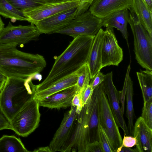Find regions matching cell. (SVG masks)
<instances>
[{"instance_id":"cell-29","label":"cell","mask_w":152,"mask_h":152,"mask_svg":"<svg viewBox=\"0 0 152 152\" xmlns=\"http://www.w3.org/2000/svg\"><path fill=\"white\" fill-rule=\"evenodd\" d=\"M93 91L94 89L89 84L87 86L85 89L83 94L81 101V106L82 107L88 102L91 99Z\"/></svg>"},{"instance_id":"cell-19","label":"cell","mask_w":152,"mask_h":152,"mask_svg":"<svg viewBox=\"0 0 152 152\" xmlns=\"http://www.w3.org/2000/svg\"><path fill=\"white\" fill-rule=\"evenodd\" d=\"M77 79V75L75 72L56 81L43 90L34 92L33 98L39 101L57 92L76 85Z\"/></svg>"},{"instance_id":"cell-7","label":"cell","mask_w":152,"mask_h":152,"mask_svg":"<svg viewBox=\"0 0 152 152\" xmlns=\"http://www.w3.org/2000/svg\"><path fill=\"white\" fill-rule=\"evenodd\" d=\"M102 26L101 19L88 10L75 17L55 33L67 35L73 38L80 35L95 36Z\"/></svg>"},{"instance_id":"cell-30","label":"cell","mask_w":152,"mask_h":152,"mask_svg":"<svg viewBox=\"0 0 152 152\" xmlns=\"http://www.w3.org/2000/svg\"><path fill=\"white\" fill-rule=\"evenodd\" d=\"M105 75H104L100 71L91 80L89 85L94 90L95 88L102 83L104 80Z\"/></svg>"},{"instance_id":"cell-5","label":"cell","mask_w":152,"mask_h":152,"mask_svg":"<svg viewBox=\"0 0 152 152\" xmlns=\"http://www.w3.org/2000/svg\"><path fill=\"white\" fill-rule=\"evenodd\" d=\"M40 106L33 97L15 115L10 123V129L18 135L26 137L38 127L40 121Z\"/></svg>"},{"instance_id":"cell-42","label":"cell","mask_w":152,"mask_h":152,"mask_svg":"<svg viewBox=\"0 0 152 152\" xmlns=\"http://www.w3.org/2000/svg\"><path fill=\"white\" fill-rule=\"evenodd\" d=\"M5 80H0V92L4 85Z\"/></svg>"},{"instance_id":"cell-8","label":"cell","mask_w":152,"mask_h":152,"mask_svg":"<svg viewBox=\"0 0 152 152\" xmlns=\"http://www.w3.org/2000/svg\"><path fill=\"white\" fill-rule=\"evenodd\" d=\"M40 34L34 24L14 26L9 22L0 33V44L23 45L30 41L37 40Z\"/></svg>"},{"instance_id":"cell-33","label":"cell","mask_w":152,"mask_h":152,"mask_svg":"<svg viewBox=\"0 0 152 152\" xmlns=\"http://www.w3.org/2000/svg\"><path fill=\"white\" fill-rule=\"evenodd\" d=\"M131 69L130 65H129L128 67L127 72L126 75V77L125 79L124 86H123V89L122 91L120 92V100L122 102V106L121 109L122 113H124V104L125 97L126 94V84L128 77L129 75V72Z\"/></svg>"},{"instance_id":"cell-39","label":"cell","mask_w":152,"mask_h":152,"mask_svg":"<svg viewBox=\"0 0 152 152\" xmlns=\"http://www.w3.org/2000/svg\"><path fill=\"white\" fill-rule=\"evenodd\" d=\"M35 3L39 4H47L49 0H32Z\"/></svg>"},{"instance_id":"cell-1","label":"cell","mask_w":152,"mask_h":152,"mask_svg":"<svg viewBox=\"0 0 152 152\" xmlns=\"http://www.w3.org/2000/svg\"><path fill=\"white\" fill-rule=\"evenodd\" d=\"M94 37L80 35L74 38L61 54L54 57L55 62L48 75L41 83L33 85L34 92L75 72L87 63Z\"/></svg>"},{"instance_id":"cell-21","label":"cell","mask_w":152,"mask_h":152,"mask_svg":"<svg viewBox=\"0 0 152 152\" xmlns=\"http://www.w3.org/2000/svg\"><path fill=\"white\" fill-rule=\"evenodd\" d=\"M133 82L129 75L128 77L126 87L125 96L126 97V117L128 119V129L129 135L133 136L134 129V120L135 117L133 97Z\"/></svg>"},{"instance_id":"cell-26","label":"cell","mask_w":152,"mask_h":152,"mask_svg":"<svg viewBox=\"0 0 152 152\" xmlns=\"http://www.w3.org/2000/svg\"><path fill=\"white\" fill-rule=\"evenodd\" d=\"M98 138L103 152H114L107 134L100 124L98 129Z\"/></svg>"},{"instance_id":"cell-38","label":"cell","mask_w":152,"mask_h":152,"mask_svg":"<svg viewBox=\"0 0 152 152\" xmlns=\"http://www.w3.org/2000/svg\"><path fill=\"white\" fill-rule=\"evenodd\" d=\"M75 0H49L47 4H56Z\"/></svg>"},{"instance_id":"cell-15","label":"cell","mask_w":152,"mask_h":152,"mask_svg":"<svg viewBox=\"0 0 152 152\" xmlns=\"http://www.w3.org/2000/svg\"><path fill=\"white\" fill-rule=\"evenodd\" d=\"M77 90L76 85L55 93L38 101L40 106L49 109L58 110L62 108H67L71 106L72 99Z\"/></svg>"},{"instance_id":"cell-32","label":"cell","mask_w":152,"mask_h":152,"mask_svg":"<svg viewBox=\"0 0 152 152\" xmlns=\"http://www.w3.org/2000/svg\"><path fill=\"white\" fill-rule=\"evenodd\" d=\"M85 152H103V151L99 141H96L88 144Z\"/></svg>"},{"instance_id":"cell-31","label":"cell","mask_w":152,"mask_h":152,"mask_svg":"<svg viewBox=\"0 0 152 152\" xmlns=\"http://www.w3.org/2000/svg\"><path fill=\"white\" fill-rule=\"evenodd\" d=\"M93 1V0H81L77 7V10L75 17L82 14L88 10Z\"/></svg>"},{"instance_id":"cell-43","label":"cell","mask_w":152,"mask_h":152,"mask_svg":"<svg viewBox=\"0 0 152 152\" xmlns=\"http://www.w3.org/2000/svg\"><path fill=\"white\" fill-rule=\"evenodd\" d=\"M6 77L0 73V80H5Z\"/></svg>"},{"instance_id":"cell-35","label":"cell","mask_w":152,"mask_h":152,"mask_svg":"<svg viewBox=\"0 0 152 152\" xmlns=\"http://www.w3.org/2000/svg\"><path fill=\"white\" fill-rule=\"evenodd\" d=\"M10 129V124L5 116L0 112V130Z\"/></svg>"},{"instance_id":"cell-3","label":"cell","mask_w":152,"mask_h":152,"mask_svg":"<svg viewBox=\"0 0 152 152\" xmlns=\"http://www.w3.org/2000/svg\"><path fill=\"white\" fill-rule=\"evenodd\" d=\"M28 79L7 77L0 92V112L10 123L23 106L33 97Z\"/></svg>"},{"instance_id":"cell-34","label":"cell","mask_w":152,"mask_h":152,"mask_svg":"<svg viewBox=\"0 0 152 152\" xmlns=\"http://www.w3.org/2000/svg\"><path fill=\"white\" fill-rule=\"evenodd\" d=\"M136 143V140L134 137L124 135L122 139L121 148L123 147L131 148L135 146Z\"/></svg>"},{"instance_id":"cell-22","label":"cell","mask_w":152,"mask_h":152,"mask_svg":"<svg viewBox=\"0 0 152 152\" xmlns=\"http://www.w3.org/2000/svg\"><path fill=\"white\" fill-rule=\"evenodd\" d=\"M144 102H152V71H141L136 73Z\"/></svg>"},{"instance_id":"cell-9","label":"cell","mask_w":152,"mask_h":152,"mask_svg":"<svg viewBox=\"0 0 152 152\" xmlns=\"http://www.w3.org/2000/svg\"><path fill=\"white\" fill-rule=\"evenodd\" d=\"M81 0L39 4L22 10L28 21L34 24L37 22L57 13L78 7Z\"/></svg>"},{"instance_id":"cell-27","label":"cell","mask_w":152,"mask_h":152,"mask_svg":"<svg viewBox=\"0 0 152 152\" xmlns=\"http://www.w3.org/2000/svg\"><path fill=\"white\" fill-rule=\"evenodd\" d=\"M141 117L146 124L152 129V102H144Z\"/></svg>"},{"instance_id":"cell-13","label":"cell","mask_w":152,"mask_h":152,"mask_svg":"<svg viewBox=\"0 0 152 152\" xmlns=\"http://www.w3.org/2000/svg\"><path fill=\"white\" fill-rule=\"evenodd\" d=\"M77 7L57 13L37 22L34 25L41 34L55 33L65 27L75 17Z\"/></svg>"},{"instance_id":"cell-24","label":"cell","mask_w":152,"mask_h":152,"mask_svg":"<svg viewBox=\"0 0 152 152\" xmlns=\"http://www.w3.org/2000/svg\"><path fill=\"white\" fill-rule=\"evenodd\" d=\"M0 15L5 18L10 19L13 22L16 20H28L22 11L14 7L6 0H0Z\"/></svg>"},{"instance_id":"cell-4","label":"cell","mask_w":152,"mask_h":152,"mask_svg":"<svg viewBox=\"0 0 152 152\" xmlns=\"http://www.w3.org/2000/svg\"><path fill=\"white\" fill-rule=\"evenodd\" d=\"M129 23L134 38V51L137 63L146 70L152 71V37L140 22L131 8Z\"/></svg>"},{"instance_id":"cell-18","label":"cell","mask_w":152,"mask_h":152,"mask_svg":"<svg viewBox=\"0 0 152 152\" xmlns=\"http://www.w3.org/2000/svg\"><path fill=\"white\" fill-rule=\"evenodd\" d=\"M104 31L101 28L95 36L87 62L90 69L91 79L102 69L101 50Z\"/></svg>"},{"instance_id":"cell-28","label":"cell","mask_w":152,"mask_h":152,"mask_svg":"<svg viewBox=\"0 0 152 152\" xmlns=\"http://www.w3.org/2000/svg\"><path fill=\"white\" fill-rule=\"evenodd\" d=\"M17 9L21 11L39 5L32 0H6Z\"/></svg>"},{"instance_id":"cell-11","label":"cell","mask_w":152,"mask_h":152,"mask_svg":"<svg viewBox=\"0 0 152 152\" xmlns=\"http://www.w3.org/2000/svg\"><path fill=\"white\" fill-rule=\"evenodd\" d=\"M102 68L107 66H118L122 61L123 50L118 44L113 28H106L101 50Z\"/></svg>"},{"instance_id":"cell-2","label":"cell","mask_w":152,"mask_h":152,"mask_svg":"<svg viewBox=\"0 0 152 152\" xmlns=\"http://www.w3.org/2000/svg\"><path fill=\"white\" fill-rule=\"evenodd\" d=\"M17 46L0 44V73L6 77L32 79L46 67V60L41 55L22 51Z\"/></svg>"},{"instance_id":"cell-25","label":"cell","mask_w":152,"mask_h":152,"mask_svg":"<svg viewBox=\"0 0 152 152\" xmlns=\"http://www.w3.org/2000/svg\"><path fill=\"white\" fill-rule=\"evenodd\" d=\"M76 72L77 76L76 84L77 91L85 89L89 84L91 80L90 69L87 63L82 65Z\"/></svg>"},{"instance_id":"cell-16","label":"cell","mask_w":152,"mask_h":152,"mask_svg":"<svg viewBox=\"0 0 152 152\" xmlns=\"http://www.w3.org/2000/svg\"><path fill=\"white\" fill-rule=\"evenodd\" d=\"M133 136L137 141L136 152H152V129L141 116L137 119L134 125Z\"/></svg>"},{"instance_id":"cell-10","label":"cell","mask_w":152,"mask_h":152,"mask_svg":"<svg viewBox=\"0 0 152 152\" xmlns=\"http://www.w3.org/2000/svg\"><path fill=\"white\" fill-rule=\"evenodd\" d=\"M66 112L58 129L50 141L49 147L52 152H62L70 137L77 116L76 107L71 106Z\"/></svg>"},{"instance_id":"cell-37","label":"cell","mask_w":152,"mask_h":152,"mask_svg":"<svg viewBox=\"0 0 152 152\" xmlns=\"http://www.w3.org/2000/svg\"><path fill=\"white\" fill-rule=\"evenodd\" d=\"M120 152H136L135 149H132L131 148L125 147H122Z\"/></svg>"},{"instance_id":"cell-23","label":"cell","mask_w":152,"mask_h":152,"mask_svg":"<svg viewBox=\"0 0 152 152\" xmlns=\"http://www.w3.org/2000/svg\"><path fill=\"white\" fill-rule=\"evenodd\" d=\"M0 152H28L19 138L4 135L0 138Z\"/></svg>"},{"instance_id":"cell-20","label":"cell","mask_w":152,"mask_h":152,"mask_svg":"<svg viewBox=\"0 0 152 152\" xmlns=\"http://www.w3.org/2000/svg\"><path fill=\"white\" fill-rule=\"evenodd\" d=\"M131 8L141 24L152 37V10L143 0H133Z\"/></svg>"},{"instance_id":"cell-36","label":"cell","mask_w":152,"mask_h":152,"mask_svg":"<svg viewBox=\"0 0 152 152\" xmlns=\"http://www.w3.org/2000/svg\"><path fill=\"white\" fill-rule=\"evenodd\" d=\"M33 152H52L49 146L45 147H39L37 149H35Z\"/></svg>"},{"instance_id":"cell-12","label":"cell","mask_w":152,"mask_h":152,"mask_svg":"<svg viewBox=\"0 0 152 152\" xmlns=\"http://www.w3.org/2000/svg\"><path fill=\"white\" fill-rule=\"evenodd\" d=\"M113 75L112 71L105 75L103 82L104 90L116 123L123 130L124 135L128 136L129 133L120 105V92L113 84Z\"/></svg>"},{"instance_id":"cell-6","label":"cell","mask_w":152,"mask_h":152,"mask_svg":"<svg viewBox=\"0 0 152 152\" xmlns=\"http://www.w3.org/2000/svg\"><path fill=\"white\" fill-rule=\"evenodd\" d=\"M99 116V124L107 134L114 152H120L122 139L104 91L103 82L100 92Z\"/></svg>"},{"instance_id":"cell-14","label":"cell","mask_w":152,"mask_h":152,"mask_svg":"<svg viewBox=\"0 0 152 152\" xmlns=\"http://www.w3.org/2000/svg\"><path fill=\"white\" fill-rule=\"evenodd\" d=\"M133 0H93L89 10L102 19L117 11L131 7Z\"/></svg>"},{"instance_id":"cell-40","label":"cell","mask_w":152,"mask_h":152,"mask_svg":"<svg viewBox=\"0 0 152 152\" xmlns=\"http://www.w3.org/2000/svg\"><path fill=\"white\" fill-rule=\"evenodd\" d=\"M149 8L152 10V0H143Z\"/></svg>"},{"instance_id":"cell-41","label":"cell","mask_w":152,"mask_h":152,"mask_svg":"<svg viewBox=\"0 0 152 152\" xmlns=\"http://www.w3.org/2000/svg\"><path fill=\"white\" fill-rule=\"evenodd\" d=\"M4 24L0 16V33L4 28Z\"/></svg>"},{"instance_id":"cell-17","label":"cell","mask_w":152,"mask_h":152,"mask_svg":"<svg viewBox=\"0 0 152 152\" xmlns=\"http://www.w3.org/2000/svg\"><path fill=\"white\" fill-rule=\"evenodd\" d=\"M129 18L128 9H125L113 12L101 19L102 26L110 28H116L121 32L129 48L127 25Z\"/></svg>"}]
</instances>
